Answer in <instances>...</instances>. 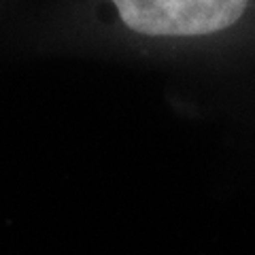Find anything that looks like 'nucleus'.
Listing matches in <instances>:
<instances>
[{
  "label": "nucleus",
  "instance_id": "obj_1",
  "mask_svg": "<svg viewBox=\"0 0 255 255\" xmlns=\"http://www.w3.org/2000/svg\"><path fill=\"white\" fill-rule=\"evenodd\" d=\"M249 6L251 0H55L30 15L19 38L30 53L102 38L166 47L234 28Z\"/></svg>",
  "mask_w": 255,
  "mask_h": 255
},
{
  "label": "nucleus",
  "instance_id": "obj_2",
  "mask_svg": "<svg viewBox=\"0 0 255 255\" xmlns=\"http://www.w3.org/2000/svg\"><path fill=\"white\" fill-rule=\"evenodd\" d=\"M0 2H2V0H0Z\"/></svg>",
  "mask_w": 255,
  "mask_h": 255
}]
</instances>
